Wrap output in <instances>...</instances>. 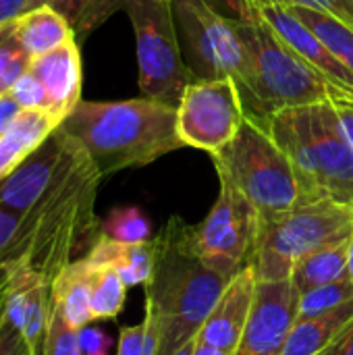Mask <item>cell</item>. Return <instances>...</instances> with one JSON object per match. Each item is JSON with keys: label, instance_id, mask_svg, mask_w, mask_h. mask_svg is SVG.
Returning a JSON list of instances; mask_svg holds the SVG:
<instances>
[{"label": "cell", "instance_id": "6da1fadb", "mask_svg": "<svg viewBox=\"0 0 353 355\" xmlns=\"http://www.w3.org/2000/svg\"><path fill=\"white\" fill-rule=\"evenodd\" d=\"M102 179L87 152L71 137L54 181L33 208L21 216L19 235L0 266H21L52 283L64 266L81 260L79 254L85 258L102 235L96 216V196Z\"/></svg>", "mask_w": 353, "mask_h": 355}, {"label": "cell", "instance_id": "7a4b0ae2", "mask_svg": "<svg viewBox=\"0 0 353 355\" xmlns=\"http://www.w3.org/2000/svg\"><path fill=\"white\" fill-rule=\"evenodd\" d=\"M154 264L146 283V304L152 306L160 354L173 355L193 341L235 275L210 264L196 245L193 225L173 216L152 239Z\"/></svg>", "mask_w": 353, "mask_h": 355}, {"label": "cell", "instance_id": "3957f363", "mask_svg": "<svg viewBox=\"0 0 353 355\" xmlns=\"http://www.w3.org/2000/svg\"><path fill=\"white\" fill-rule=\"evenodd\" d=\"M60 127L87 152L102 177L146 166L183 148L177 104L154 98L81 100Z\"/></svg>", "mask_w": 353, "mask_h": 355}, {"label": "cell", "instance_id": "277c9868", "mask_svg": "<svg viewBox=\"0 0 353 355\" xmlns=\"http://www.w3.org/2000/svg\"><path fill=\"white\" fill-rule=\"evenodd\" d=\"M237 2V27L246 46L248 73L239 87L246 119L266 127L270 116L283 108L353 100L312 69L264 19L260 8L248 0Z\"/></svg>", "mask_w": 353, "mask_h": 355}, {"label": "cell", "instance_id": "5b68a950", "mask_svg": "<svg viewBox=\"0 0 353 355\" xmlns=\"http://www.w3.org/2000/svg\"><path fill=\"white\" fill-rule=\"evenodd\" d=\"M264 131L289 158L302 204L353 202V148L335 102L283 108L270 116Z\"/></svg>", "mask_w": 353, "mask_h": 355}, {"label": "cell", "instance_id": "8992f818", "mask_svg": "<svg viewBox=\"0 0 353 355\" xmlns=\"http://www.w3.org/2000/svg\"><path fill=\"white\" fill-rule=\"evenodd\" d=\"M221 183L237 189L258 212V223L277 218L302 204L289 158L277 141L248 121L233 141L212 154Z\"/></svg>", "mask_w": 353, "mask_h": 355}, {"label": "cell", "instance_id": "52a82bcc", "mask_svg": "<svg viewBox=\"0 0 353 355\" xmlns=\"http://www.w3.org/2000/svg\"><path fill=\"white\" fill-rule=\"evenodd\" d=\"M352 233L353 202H306L277 218L258 223L248 264L254 266L258 281H287L300 258L345 241Z\"/></svg>", "mask_w": 353, "mask_h": 355}, {"label": "cell", "instance_id": "ba28073f", "mask_svg": "<svg viewBox=\"0 0 353 355\" xmlns=\"http://www.w3.org/2000/svg\"><path fill=\"white\" fill-rule=\"evenodd\" d=\"M129 15L139 64V87L146 98L179 104L185 87L196 81L185 64L173 0H123Z\"/></svg>", "mask_w": 353, "mask_h": 355}, {"label": "cell", "instance_id": "9c48e42d", "mask_svg": "<svg viewBox=\"0 0 353 355\" xmlns=\"http://www.w3.org/2000/svg\"><path fill=\"white\" fill-rule=\"evenodd\" d=\"M173 12L181 52L193 77H229L241 87L248 56L237 21L225 17L210 0H173Z\"/></svg>", "mask_w": 353, "mask_h": 355}, {"label": "cell", "instance_id": "30bf717a", "mask_svg": "<svg viewBox=\"0 0 353 355\" xmlns=\"http://www.w3.org/2000/svg\"><path fill=\"white\" fill-rule=\"evenodd\" d=\"M246 123V108L235 79H196L177 104V131L183 146L210 156L235 139Z\"/></svg>", "mask_w": 353, "mask_h": 355}, {"label": "cell", "instance_id": "8fae6325", "mask_svg": "<svg viewBox=\"0 0 353 355\" xmlns=\"http://www.w3.org/2000/svg\"><path fill=\"white\" fill-rule=\"evenodd\" d=\"M258 233L256 208L231 185L221 183L218 200L193 227L200 254L214 266L237 275L248 264Z\"/></svg>", "mask_w": 353, "mask_h": 355}, {"label": "cell", "instance_id": "7c38bea8", "mask_svg": "<svg viewBox=\"0 0 353 355\" xmlns=\"http://www.w3.org/2000/svg\"><path fill=\"white\" fill-rule=\"evenodd\" d=\"M300 293L291 279L258 281L254 306L233 355H283L298 320Z\"/></svg>", "mask_w": 353, "mask_h": 355}, {"label": "cell", "instance_id": "4fadbf2b", "mask_svg": "<svg viewBox=\"0 0 353 355\" xmlns=\"http://www.w3.org/2000/svg\"><path fill=\"white\" fill-rule=\"evenodd\" d=\"M69 146L71 137L62 131V127H58L6 179L0 181V208L17 216L27 214L54 181Z\"/></svg>", "mask_w": 353, "mask_h": 355}, {"label": "cell", "instance_id": "5bb4252c", "mask_svg": "<svg viewBox=\"0 0 353 355\" xmlns=\"http://www.w3.org/2000/svg\"><path fill=\"white\" fill-rule=\"evenodd\" d=\"M256 287H258L256 270L252 264H246L231 279L225 293L216 302L214 310L210 312L208 320L198 333V341L233 354L248 324L256 297Z\"/></svg>", "mask_w": 353, "mask_h": 355}, {"label": "cell", "instance_id": "9a60e30c", "mask_svg": "<svg viewBox=\"0 0 353 355\" xmlns=\"http://www.w3.org/2000/svg\"><path fill=\"white\" fill-rule=\"evenodd\" d=\"M29 71L44 87L48 110L64 123L81 102V54L77 37L33 58Z\"/></svg>", "mask_w": 353, "mask_h": 355}, {"label": "cell", "instance_id": "2e32d148", "mask_svg": "<svg viewBox=\"0 0 353 355\" xmlns=\"http://www.w3.org/2000/svg\"><path fill=\"white\" fill-rule=\"evenodd\" d=\"M60 125L62 121L50 110H21L8 131L0 135V181L6 179Z\"/></svg>", "mask_w": 353, "mask_h": 355}, {"label": "cell", "instance_id": "e0dca14e", "mask_svg": "<svg viewBox=\"0 0 353 355\" xmlns=\"http://www.w3.org/2000/svg\"><path fill=\"white\" fill-rule=\"evenodd\" d=\"M92 279L94 264L85 258L64 266L50 283L52 302L60 308L64 320L71 329H85L92 316Z\"/></svg>", "mask_w": 353, "mask_h": 355}, {"label": "cell", "instance_id": "ac0fdd59", "mask_svg": "<svg viewBox=\"0 0 353 355\" xmlns=\"http://www.w3.org/2000/svg\"><path fill=\"white\" fill-rule=\"evenodd\" d=\"M85 258L94 266L114 268L125 281V285L133 287V285L148 283L154 264V248H152V239L144 243H121L100 235Z\"/></svg>", "mask_w": 353, "mask_h": 355}, {"label": "cell", "instance_id": "d6986e66", "mask_svg": "<svg viewBox=\"0 0 353 355\" xmlns=\"http://www.w3.org/2000/svg\"><path fill=\"white\" fill-rule=\"evenodd\" d=\"M353 320V300L320 316L295 320L283 355H320Z\"/></svg>", "mask_w": 353, "mask_h": 355}, {"label": "cell", "instance_id": "ffe728a7", "mask_svg": "<svg viewBox=\"0 0 353 355\" xmlns=\"http://www.w3.org/2000/svg\"><path fill=\"white\" fill-rule=\"evenodd\" d=\"M17 31L31 58H37L75 37L69 21L46 4L17 17Z\"/></svg>", "mask_w": 353, "mask_h": 355}, {"label": "cell", "instance_id": "44dd1931", "mask_svg": "<svg viewBox=\"0 0 353 355\" xmlns=\"http://www.w3.org/2000/svg\"><path fill=\"white\" fill-rule=\"evenodd\" d=\"M347 258H350V239L320 248L293 264L291 283L295 291L302 295L310 289L335 283L337 279L347 275Z\"/></svg>", "mask_w": 353, "mask_h": 355}, {"label": "cell", "instance_id": "7402d4cb", "mask_svg": "<svg viewBox=\"0 0 353 355\" xmlns=\"http://www.w3.org/2000/svg\"><path fill=\"white\" fill-rule=\"evenodd\" d=\"M306 27H310L316 37L350 69L353 73V27L345 21L314 10V8H302V6H291L289 8Z\"/></svg>", "mask_w": 353, "mask_h": 355}, {"label": "cell", "instance_id": "603a6c76", "mask_svg": "<svg viewBox=\"0 0 353 355\" xmlns=\"http://www.w3.org/2000/svg\"><path fill=\"white\" fill-rule=\"evenodd\" d=\"M50 6L60 12L75 37H83L100 27L112 12L123 10V0H40V6Z\"/></svg>", "mask_w": 353, "mask_h": 355}, {"label": "cell", "instance_id": "cb8c5ba5", "mask_svg": "<svg viewBox=\"0 0 353 355\" xmlns=\"http://www.w3.org/2000/svg\"><path fill=\"white\" fill-rule=\"evenodd\" d=\"M125 297H127V285L121 279V275L110 266H94V279H92L94 320L117 318L125 306Z\"/></svg>", "mask_w": 353, "mask_h": 355}, {"label": "cell", "instance_id": "d4e9b609", "mask_svg": "<svg viewBox=\"0 0 353 355\" xmlns=\"http://www.w3.org/2000/svg\"><path fill=\"white\" fill-rule=\"evenodd\" d=\"M31 56L21 44L17 19L0 23V94H6L15 81L29 71Z\"/></svg>", "mask_w": 353, "mask_h": 355}, {"label": "cell", "instance_id": "484cf974", "mask_svg": "<svg viewBox=\"0 0 353 355\" xmlns=\"http://www.w3.org/2000/svg\"><path fill=\"white\" fill-rule=\"evenodd\" d=\"M353 300V281L350 275L337 279L335 283L310 289L306 293L300 295L298 302V320H306L312 316H320L327 314L347 302Z\"/></svg>", "mask_w": 353, "mask_h": 355}, {"label": "cell", "instance_id": "4316f807", "mask_svg": "<svg viewBox=\"0 0 353 355\" xmlns=\"http://www.w3.org/2000/svg\"><path fill=\"white\" fill-rule=\"evenodd\" d=\"M102 235L121 243L150 241V223L139 208H117L102 223Z\"/></svg>", "mask_w": 353, "mask_h": 355}, {"label": "cell", "instance_id": "83f0119b", "mask_svg": "<svg viewBox=\"0 0 353 355\" xmlns=\"http://www.w3.org/2000/svg\"><path fill=\"white\" fill-rule=\"evenodd\" d=\"M46 355H83L77 331L69 327L60 308L52 302V295H50V329H48Z\"/></svg>", "mask_w": 353, "mask_h": 355}, {"label": "cell", "instance_id": "f1b7e54d", "mask_svg": "<svg viewBox=\"0 0 353 355\" xmlns=\"http://www.w3.org/2000/svg\"><path fill=\"white\" fill-rule=\"evenodd\" d=\"M256 6H302V8H314L327 15H333L347 25L353 27V2L352 0H248Z\"/></svg>", "mask_w": 353, "mask_h": 355}, {"label": "cell", "instance_id": "f546056e", "mask_svg": "<svg viewBox=\"0 0 353 355\" xmlns=\"http://www.w3.org/2000/svg\"><path fill=\"white\" fill-rule=\"evenodd\" d=\"M8 94L19 102V106L23 110H33V108H40V110H48V100H46V94H44V87L40 85V81L33 77L31 71L23 73L15 85L8 89Z\"/></svg>", "mask_w": 353, "mask_h": 355}, {"label": "cell", "instance_id": "4dcf8cb0", "mask_svg": "<svg viewBox=\"0 0 353 355\" xmlns=\"http://www.w3.org/2000/svg\"><path fill=\"white\" fill-rule=\"evenodd\" d=\"M25 343L21 331L0 314V355H23Z\"/></svg>", "mask_w": 353, "mask_h": 355}, {"label": "cell", "instance_id": "1f68e13d", "mask_svg": "<svg viewBox=\"0 0 353 355\" xmlns=\"http://www.w3.org/2000/svg\"><path fill=\"white\" fill-rule=\"evenodd\" d=\"M77 335H79V345H81L83 355H108L110 339L100 329L85 327V329L77 331Z\"/></svg>", "mask_w": 353, "mask_h": 355}, {"label": "cell", "instance_id": "d6a6232c", "mask_svg": "<svg viewBox=\"0 0 353 355\" xmlns=\"http://www.w3.org/2000/svg\"><path fill=\"white\" fill-rule=\"evenodd\" d=\"M19 229H21V216L0 208V262L6 256V252L12 248Z\"/></svg>", "mask_w": 353, "mask_h": 355}, {"label": "cell", "instance_id": "836d02e7", "mask_svg": "<svg viewBox=\"0 0 353 355\" xmlns=\"http://www.w3.org/2000/svg\"><path fill=\"white\" fill-rule=\"evenodd\" d=\"M141 343H144V322L135 327H123L119 333L117 355H141Z\"/></svg>", "mask_w": 353, "mask_h": 355}, {"label": "cell", "instance_id": "e575fe53", "mask_svg": "<svg viewBox=\"0 0 353 355\" xmlns=\"http://www.w3.org/2000/svg\"><path fill=\"white\" fill-rule=\"evenodd\" d=\"M21 110L23 108L8 92L0 94V135H4L8 131V127L15 123V119L21 114Z\"/></svg>", "mask_w": 353, "mask_h": 355}, {"label": "cell", "instance_id": "d590c367", "mask_svg": "<svg viewBox=\"0 0 353 355\" xmlns=\"http://www.w3.org/2000/svg\"><path fill=\"white\" fill-rule=\"evenodd\" d=\"M35 6H40V0H0V23L17 19Z\"/></svg>", "mask_w": 353, "mask_h": 355}, {"label": "cell", "instance_id": "8d00e7d4", "mask_svg": "<svg viewBox=\"0 0 353 355\" xmlns=\"http://www.w3.org/2000/svg\"><path fill=\"white\" fill-rule=\"evenodd\" d=\"M320 355H353V320Z\"/></svg>", "mask_w": 353, "mask_h": 355}, {"label": "cell", "instance_id": "74e56055", "mask_svg": "<svg viewBox=\"0 0 353 355\" xmlns=\"http://www.w3.org/2000/svg\"><path fill=\"white\" fill-rule=\"evenodd\" d=\"M337 112H339V119H341V125L345 129V135L350 139L353 148V106L350 104H337Z\"/></svg>", "mask_w": 353, "mask_h": 355}, {"label": "cell", "instance_id": "f35d334b", "mask_svg": "<svg viewBox=\"0 0 353 355\" xmlns=\"http://www.w3.org/2000/svg\"><path fill=\"white\" fill-rule=\"evenodd\" d=\"M193 355H233L229 354V352H223V349H216V347H210V345H206V343H196V352Z\"/></svg>", "mask_w": 353, "mask_h": 355}, {"label": "cell", "instance_id": "ab89813d", "mask_svg": "<svg viewBox=\"0 0 353 355\" xmlns=\"http://www.w3.org/2000/svg\"><path fill=\"white\" fill-rule=\"evenodd\" d=\"M196 343H198V337H196L193 341H189L187 345H183L181 349H177L173 355H193V352H196Z\"/></svg>", "mask_w": 353, "mask_h": 355}, {"label": "cell", "instance_id": "60d3db41", "mask_svg": "<svg viewBox=\"0 0 353 355\" xmlns=\"http://www.w3.org/2000/svg\"><path fill=\"white\" fill-rule=\"evenodd\" d=\"M352 2H353V0H352Z\"/></svg>", "mask_w": 353, "mask_h": 355}, {"label": "cell", "instance_id": "b9f144b4", "mask_svg": "<svg viewBox=\"0 0 353 355\" xmlns=\"http://www.w3.org/2000/svg\"><path fill=\"white\" fill-rule=\"evenodd\" d=\"M23 355H25V354H23Z\"/></svg>", "mask_w": 353, "mask_h": 355}]
</instances>
